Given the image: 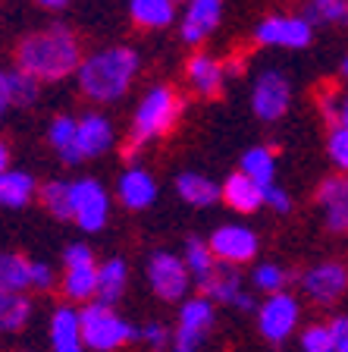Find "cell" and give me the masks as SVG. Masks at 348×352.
<instances>
[{
  "label": "cell",
  "mask_w": 348,
  "mask_h": 352,
  "mask_svg": "<svg viewBox=\"0 0 348 352\" xmlns=\"http://www.w3.org/2000/svg\"><path fill=\"white\" fill-rule=\"evenodd\" d=\"M82 60H85V54H82L76 32L69 25H60V22H54L47 29L29 32L16 44V66L41 82L69 79V76L79 73Z\"/></svg>",
  "instance_id": "6da1fadb"
},
{
  "label": "cell",
  "mask_w": 348,
  "mask_h": 352,
  "mask_svg": "<svg viewBox=\"0 0 348 352\" xmlns=\"http://www.w3.org/2000/svg\"><path fill=\"white\" fill-rule=\"evenodd\" d=\"M141 57L129 44H110L95 54H85L76 82L79 91L91 104H116L129 95L132 82L138 79Z\"/></svg>",
  "instance_id": "7a4b0ae2"
},
{
  "label": "cell",
  "mask_w": 348,
  "mask_h": 352,
  "mask_svg": "<svg viewBox=\"0 0 348 352\" xmlns=\"http://www.w3.org/2000/svg\"><path fill=\"white\" fill-rule=\"evenodd\" d=\"M182 95L173 85H151L141 95L135 113H132V129H129V142H126V157H135L138 148L151 145V142L163 139L176 129L182 117Z\"/></svg>",
  "instance_id": "3957f363"
},
{
  "label": "cell",
  "mask_w": 348,
  "mask_h": 352,
  "mask_svg": "<svg viewBox=\"0 0 348 352\" xmlns=\"http://www.w3.org/2000/svg\"><path fill=\"white\" fill-rule=\"evenodd\" d=\"M82 311V337H85V349L95 352H116L123 346L141 340V327L129 324L123 315H116L113 305L104 302H88L79 308Z\"/></svg>",
  "instance_id": "277c9868"
},
{
  "label": "cell",
  "mask_w": 348,
  "mask_h": 352,
  "mask_svg": "<svg viewBox=\"0 0 348 352\" xmlns=\"http://www.w3.org/2000/svg\"><path fill=\"white\" fill-rule=\"evenodd\" d=\"M63 299L73 305H88L97 296V261L88 242H69L63 249Z\"/></svg>",
  "instance_id": "5b68a950"
},
{
  "label": "cell",
  "mask_w": 348,
  "mask_h": 352,
  "mask_svg": "<svg viewBox=\"0 0 348 352\" xmlns=\"http://www.w3.org/2000/svg\"><path fill=\"white\" fill-rule=\"evenodd\" d=\"M148 283H151L154 296L163 302H182L189 299V289H192V271L185 258L173 255L167 249H157L151 258H148Z\"/></svg>",
  "instance_id": "8992f818"
},
{
  "label": "cell",
  "mask_w": 348,
  "mask_h": 352,
  "mask_svg": "<svg viewBox=\"0 0 348 352\" xmlns=\"http://www.w3.org/2000/svg\"><path fill=\"white\" fill-rule=\"evenodd\" d=\"M110 208H113V198L101 179H95V176L73 179V220L79 230L101 233L110 223Z\"/></svg>",
  "instance_id": "52a82bcc"
},
{
  "label": "cell",
  "mask_w": 348,
  "mask_h": 352,
  "mask_svg": "<svg viewBox=\"0 0 348 352\" xmlns=\"http://www.w3.org/2000/svg\"><path fill=\"white\" fill-rule=\"evenodd\" d=\"M217 302L207 299L204 293L192 296V299H182L179 302V321H176V330H173V352H198L204 343V337L211 333L213 327V311Z\"/></svg>",
  "instance_id": "ba28073f"
},
{
  "label": "cell",
  "mask_w": 348,
  "mask_h": 352,
  "mask_svg": "<svg viewBox=\"0 0 348 352\" xmlns=\"http://www.w3.org/2000/svg\"><path fill=\"white\" fill-rule=\"evenodd\" d=\"M254 41L261 47H283V51H305L314 41V25L305 13H270L254 25Z\"/></svg>",
  "instance_id": "9c48e42d"
},
{
  "label": "cell",
  "mask_w": 348,
  "mask_h": 352,
  "mask_svg": "<svg viewBox=\"0 0 348 352\" xmlns=\"http://www.w3.org/2000/svg\"><path fill=\"white\" fill-rule=\"evenodd\" d=\"M298 321H301V305L292 293L279 289L270 293L267 299L257 305V330L267 343H286L295 333Z\"/></svg>",
  "instance_id": "30bf717a"
},
{
  "label": "cell",
  "mask_w": 348,
  "mask_h": 352,
  "mask_svg": "<svg viewBox=\"0 0 348 352\" xmlns=\"http://www.w3.org/2000/svg\"><path fill=\"white\" fill-rule=\"evenodd\" d=\"M292 107V85L286 73L279 69H264L251 88V110L264 123H279Z\"/></svg>",
  "instance_id": "8fae6325"
},
{
  "label": "cell",
  "mask_w": 348,
  "mask_h": 352,
  "mask_svg": "<svg viewBox=\"0 0 348 352\" xmlns=\"http://www.w3.org/2000/svg\"><path fill=\"white\" fill-rule=\"evenodd\" d=\"M301 293L314 305H336L348 293V264L345 261H320L301 274Z\"/></svg>",
  "instance_id": "7c38bea8"
},
{
  "label": "cell",
  "mask_w": 348,
  "mask_h": 352,
  "mask_svg": "<svg viewBox=\"0 0 348 352\" xmlns=\"http://www.w3.org/2000/svg\"><path fill=\"white\" fill-rule=\"evenodd\" d=\"M207 242H211V249L220 264H235V267L254 261L257 252H261L257 233L251 227H245V223H220Z\"/></svg>",
  "instance_id": "4fadbf2b"
},
{
  "label": "cell",
  "mask_w": 348,
  "mask_h": 352,
  "mask_svg": "<svg viewBox=\"0 0 348 352\" xmlns=\"http://www.w3.org/2000/svg\"><path fill=\"white\" fill-rule=\"evenodd\" d=\"M223 22V0H185L179 13V38L192 47L204 44Z\"/></svg>",
  "instance_id": "5bb4252c"
},
{
  "label": "cell",
  "mask_w": 348,
  "mask_h": 352,
  "mask_svg": "<svg viewBox=\"0 0 348 352\" xmlns=\"http://www.w3.org/2000/svg\"><path fill=\"white\" fill-rule=\"evenodd\" d=\"M113 145H116V132L110 117L97 113V110L82 113L79 126H76V154H79V161H97Z\"/></svg>",
  "instance_id": "9a60e30c"
},
{
  "label": "cell",
  "mask_w": 348,
  "mask_h": 352,
  "mask_svg": "<svg viewBox=\"0 0 348 352\" xmlns=\"http://www.w3.org/2000/svg\"><path fill=\"white\" fill-rule=\"evenodd\" d=\"M201 293L207 299H213L217 305H232V308H239V311H251L257 305L254 296L245 289V280H242L235 264H220L217 271H213V277L201 283Z\"/></svg>",
  "instance_id": "2e32d148"
},
{
  "label": "cell",
  "mask_w": 348,
  "mask_h": 352,
  "mask_svg": "<svg viewBox=\"0 0 348 352\" xmlns=\"http://www.w3.org/2000/svg\"><path fill=\"white\" fill-rule=\"evenodd\" d=\"M317 205L329 233H348V173L327 176L317 186Z\"/></svg>",
  "instance_id": "e0dca14e"
},
{
  "label": "cell",
  "mask_w": 348,
  "mask_h": 352,
  "mask_svg": "<svg viewBox=\"0 0 348 352\" xmlns=\"http://www.w3.org/2000/svg\"><path fill=\"white\" fill-rule=\"evenodd\" d=\"M157 179L145 167H126L116 179V198L126 211H148L157 201Z\"/></svg>",
  "instance_id": "ac0fdd59"
},
{
  "label": "cell",
  "mask_w": 348,
  "mask_h": 352,
  "mask_svg": "<svg viewBox=\"0 0 348 352\" xmlns=\"http://www.w3.org/2000/svg\"><path fill=\"white\" fill-rule=\"evenodd\" d=\"M226 79H229V73H226V63H220L217 57H211V54H192L189 63H185V82L192 85V91L201 98H217L223 95L226 88Z\"/></svg>",
  "instance_id": "d6986e66"
},
{
  "label": "cell",
  "mask_w": 348,
  "mask_h": 352,
  "mask_svg": "<svg viewBox=\"0 0 348 352\" xmlns=\"http://www.w3.org/2000/svg\"><path fill=\"white\" fill-rule=\"evenodd\" d=\"M47 340L54 352H85V337H82V311L69 305H57L47 324Z\"/></svg>",
  "instance_id": "ffe728a7"
},
{
  "label": "cell",
  "mask_w": 348,
  "mask_h": 352,
  "mask_svg": "<svg viewBox=\"0 0 348 352\" xmlns=\"http://www.w3.org/2000/svg\"><path fill=\"white\" fill-rule=\"evenodd\" d=\"M223 201H226V208H232L235 214H257L267 205V186H261L248 173L235 170L223 183Z\"/></svg>",
  "instance_id": "44dd1931"
},
{
  "label": "cell",
  "mask_w": 348,
  "mask_h": 352,
  "mask_svg": "<svg viewBox=\"0 0 348 352\" xmlns=\"http://www.w3.org/2000/svg\"><path fill=\"white\" fill-rule=\"evenodd\" d=\"M38 189H41V183H38L29 170L7 167L0 173V208H7V211H22V208H29L38 198Z\"/></svg>",
  "instance_id": "7402d4cb"
},
{
  "label": "cell",
  "mask_w": 348,
  "mask_h": 352,
  "mask_svg": "<svg viewBox=\"0 0 348 352\" xmlns=\"http://www.w3.org/2000/svg\"><path fill=\"white\" fill-rule=\"evenodd\" d=\"M176 195L189 208H213L217 201H223V186H220L217 179H211L207 173L185 170V173H179V179H176Z\"/></svg>",
  "instance_id": "603a6c76"
},
{
  "label": "cell",
  "mask_w": 348,
  "mask_h": 352,
  "mask_svg": "<svg viewBox=\"0 0 348 352\" xmlns=\"http://www.w3.org/2000/svg\"><path fill=\"white\" fill-rule=\"evenodd\" d=\"M179 0H129V19L145 32H163L179 19Z\"/></svg>",
  "instance_id": "cb8c5ba5"
},
{
  "label": "cell",
  "mask_w": 348,
  "mask_h": 352,
  "mask_svg": "<svg viewBox=\"0 0 348 352\" xmlns=\"http://www.w3.org/2000/svg\"><path fill=\"white\" fill-rule=\"evenodd\" d=\"M129 289V264L123 258H107L97 264V296L95 302L116 305Z\"/></svg>",
  "instance_id": "d4e9b609"
},
{
  "label": "cell",
  "mask_w": 348,
  "mask_h": 352,
  "mask_svg": "<svg viewBox=\"0 0 348 352\" xmlns=\"http://www.w3.org/2000/svg\"><path fill=\"white\" fill-rule=\"evenodd\" d=\"M76 126H79V117H73V113H60L47 126V142H51V148L60 154V161L66 167L82 164L79 154H76Z\"/></svg>",
  "instance_id": "484cf974"
},
{
  "label": "cell",
  "mask_w": 348,
  "mask_h": 352,
  "mask_svg": "<svg viewBox=\"0 0 348 352\" xmlns=\"http://www.w3.org/2000/svg\"><path fill=\"white\" fill-rule=\"evenodd\" d=\"M32 289V258L19 252H0V293Z\"/></svg>",
  "instance_id": "4316f807"
},
{
  "label": "cell",
  "mask_w": 348,
  "mask_h": 352,
  "mask_svg": "<svg viewBox=\"0 0 348 352\" xmlns=\"http://www.w3.org/2000/svg\"><path fill=\"white\" fill-rule=\"evenodd\" d=\"M38 201L54 220H73V183L69 179H47L38 189Z\"/></svg>",
  "instance_id": "83f0119b"
},
{
  "label": "cell",
  "mask_w": 348,
  "mask_h": 352,
  "mask_svg": "<svg viewBox=\"0 0 348 352\" xmlns=\"http://www.w3.org/2000/svg\"><path fill=\"white\" fill-rule=\"evenodd\" d=\"M32 321V299L25 293H0V337L19 333Z\"/></svg>",
  "instance_id": "f1b7e54d"
},
{
  "label": "cell",
  "mask_w": 348,
  "mask_h": 352,
  "mask_svg": "<svg viewBox=\"0 0 348 352\" xmlns=\"http://www.w3.org/2000/svg\"><path fill=\"white\" fill-rule=\"evenodd\" d=\"M182 258H185V264H189V271H192V280H195L198 286L204 283V280H211L213 271L220 267L217 255H213L211 249V242L207 239H185V249H182Z\"/></svg>",
  "instance_id": "f546056e"
},
{
  "label": "cell",
  "mask_w": 348,
  "mask_h": 352,
  "mask_svg": "<svg viewBox=\"0 0 348 352\" xmlns=\"http://www.w3.org/2000/svg\"><path fill=\"white\" fill-rule=\"evenodd\" d=\"M242 173H248L251 179H257L261 186H273L276 183V154L270 145H254L242 154L239 164Z\"/></svg>",
  "instance_id": "4dcf8cb0"
},
{
  "label": "cell",
  "mask_w": 348,
  "mask_h": 352,
  "mask_svg": "<svg viewBox=\"0 0 348 352\" xmlns=\"http://www.w3.org/2000/svg\"><path fill=\"white\" fill-rule=\"evenodd\" d=\"M301 13L311 25H348V0H308Z\"/></svg>",
  "instance_id": "1f68e13d"
},
{
  "label": "cell",
  "mask_w": 348,
  "mask_h": 352,
  "mask_svg": "<svg viewBox=\"0 0 348 352\" xmlns=\"http://www.w3.org/2000/svg\"><path fill=\"white\" fill-rule=\"evenodd\" d=\"M41 79L22 73L19 66L10 69V91H13V107H35L38 98H41Z\"/></svg>",
  "instance_id": "d6a6232c"
},
{
  "label": "cell",
  "mask_w": 348,
  "mask_h": 352,
  "mask_svg": "<svg viewBox=\"0 0 348 352\" xmlns=\"http://www.w3.org/2000/svg\"><path fill=\"white\" fill-rule=\"evenodd\" d=\"M251 283H254V289H261V293H267V296L279 293V289H286V283H289V271L276 261H261L251 274Z\"/></svg>",
  "instance_id": "836d02e7"
},
{
  "label": "cell",
  "mask_w": 348,
  "mask_h": 352,
  "mask_svg": "<svg viewBox=\"0 0 348 352\" xmlns=\"http://www.w3.org/2000/svg\"><path fill=\"white\" fill-rule=\"evenodd\" d=\"M327 154L339 173H348V126L333 123L327 132Z\"/></svg>",
  "instance_id": "e575fe53"
},
{
  "label": "cell",
  "mask_w": 348,
  "mask_h": 352,
  "mask_svg": "<svg viewBox=\"0 0 348 352\" xmlns=\"http://www.w3.org/2000/svg\"><path fill=\"white\" fill-rule=\"evenodd\" d=\"M301 352H336L333 327L329 324H311L301 333Z\"/></svg>",
  "instance_id": "d590c367"
},
{
  "label": "cell",
  "mask_w": 348,
  "mask_h": 352,
  "mask_svg": "<svg viewBox=\"0 0 348 352\" xmlns=\"http://www.w3.org/2000/svg\"><path fill=\"white\" fill-rule=\"evenodd\" d=\"M141 343H145L151 352H167L170 346H173V333H170L160 321H151L141 327Z\"/></svg>",
  "instance_id": "8d00e7d4"
},
{
  "label": "cell",
  "mask_w": 348,
  "mask_h": 352,
  "mask_svg": "<svg viewBox=\"0 0 348 352\" xmlns=\"http://www.w3.org/2000/svg\"><path fill=\"white\" fill-rule=\"evenodd\" d=\"M54 283H57V274H54L51 264L47 261H32V289L47 293Z\"/></svg>",
  "instance_id": "74e56055"
},
{
  "label": "cell",
  "mask_w": 348,
  "mask_h": 352,
  "mask_svg": "<svg viewBox=\"0 0 348 352\" xmlns=\"http://www.w3.org/2000/svg\"><path fill=\"white\" fill-rule=\"evenodd\" d=\"M339 104H342V95H336L333 88H327L323 95H317V107H320V113H323V120H327L329 126L339 123Z\"/></svg>",
  "instance_id": "f35d334b"
},
{
  "label": "cell",
  "mask_w": 348,
  "mask_h": 352,
  "mask_svg": "<svg viewBox=\"0 0 348 352\" xmlns=\"http://www.w3.org/2000/svg\"><path fill=\"white\" fill-rule=\"evenodd\" d=\"M267 208H273L276 214H289L292 211V195L283 186H267Z\"/></svg>",
  "instance_id": "ab89813d"
},
{
  "label": "cell",
  "mask_w": 348,
  "mask_h": 352,
  "mask_svg": "<svg viewBox=\"0 0 348 352\" xmlns=\"http://www.w3.org/2000/svg\"><path fill=\"white\" fill-rule=\"evenodd\" d=\"M333 327V340H336V352H348V315H336L329 321Z\"/></svg>",
  "instance_id": "60d3db41"
},
{
  "label": "cell",
  "mask_w": 348,
  "mask_h": 352,
  "mask_svg": "<svg viewBox=\"0 0 348 352\" xmlns=\"http://www.w3.org/2000/svg\"><path fill=\"white\" fill-rule=\"evenodd\" d=\"M13 110V91H10V69H0V120Z\"/></svg>",
  "instance_id": "b9f144b4"
},
{
  "label": "cell",
  "mask_w": 348,
  "mask_h": 352,
  "mask_svg": "<svg viewBox=\"0 0 348 352\" xmlns=\"http://www.w3.org/2000/svg\"><path fill=\"white\" fill-rule=\"evenodd\" d=\"M10 167V145L3 139H0V173Z\"/></svg>",
  "instance_id": "7bdbcfd3"
},
{
  "label": "cell",
  "mask_w": 348,
  "mask_h": 352,
  "mask_svg": "<svg viewBox=\"0 0 348 352\" xmlns=\"http://www.w3.org/2000/svg\"><path fill=\"white\" fill-rule=\"evenodd\" d=\"M38 7H44V10H63L69 0H35Z\"/></svg>",
  "instance_id": "ee69618b"
},
{
  "label": "cell",
  "mask_w": 348,
  "mask_h": 352,
  "mask_svg": "<svg viewBox=\"0 0 348 352\" xmlns=\"http://www.w3.org/2000/svg\"><path fill=\"white\" fill-rule=\"evenodd\" d=\"M339 123L348 126V91L342 95V104H339Z\"/></svg>",
  "instance_id": "f6af8a7d"
},
{
  "label": "cell",
  "mask_w": 348,
  "mask_h": 352,
  "mask_svg": "<svg viewBox=\"0 0 348 352\" xmlns=\"http://www.w3.org/2000/svg\"><path fill=\"white\" fill-rule=\"evenodd\" d=\"M226 73H229V76L242 73V60H229V63H226Z\"/></svg>",
  "instance_id": "bcb514c9"
},
{
  "label": "cell",
  "mask_w": 348,
  "mask_h": 352,
  "mask_svg": "<svg viewBox=\"0 0 348 352\" xmlns=\"http://www.w3.org/2000/svg\"><path fill=\"white\" fill-rule=\"evenodd\" d=\"M339 76H342V79L348 82V57H345V60H342V63H339Z\"/></svg>",
  "instance_id": "7dc6e473"
},
{
  "label": "cell",
  "mask_w": 348,
  "mask_h": 352,
  "mask_svg": "<svg viewBox=\"0 0 348 352\" xmlns=\"http://www.w3.org/2000/svg\"><path fill=\"white\" fill-rule=\"evenodd\" d=\"M19 352H35V349H19Z\"/></svg>",
  "instance_id": "c3c4849f"
}]
</instances>
